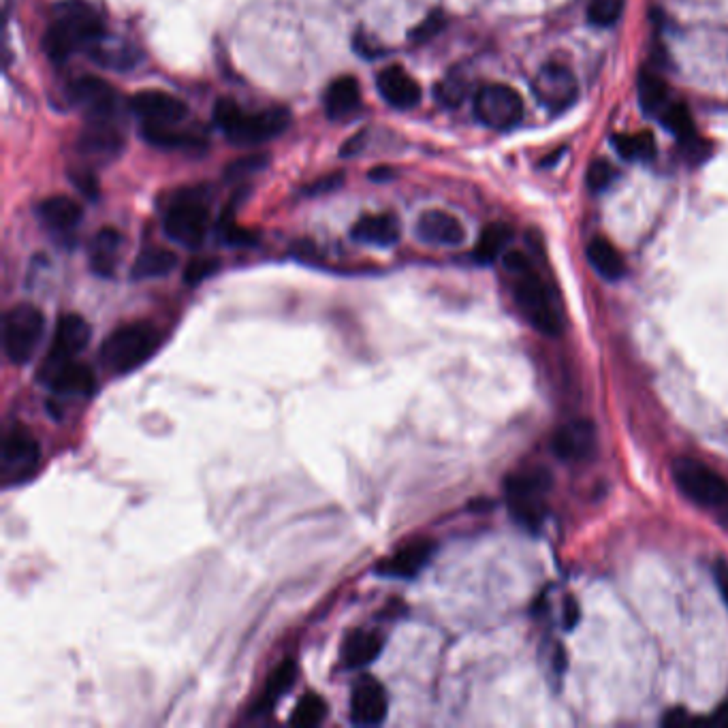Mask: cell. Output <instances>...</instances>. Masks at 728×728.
<instances>
[{"label":"cell","instance_id":"cell-1","mask_svg":"<svg viewBox=\"0 0 728 728\" xmlns=\"http://www.w3.org/2000/svg\"><path fill=\"white\" fill-rule=\"evenodd\" d=\"M105 37V26L84 0H67L56 9V20L43 39L45 54L52 62H65L79 50H92Z\"/></svg>","mask_w":728,"mask_h":728},{"label":"cell","instance_id":"cell-2","mask_svg":"<svg viewBox=\"0 0 728 728\" xmlns=\"http://www.w3.org/2000/svg\"><path fill=\"white\" fill-rule=\"evenodd\" d=\"M214 122L227 135L231 144L257 146L287 131L291 114L280 107L263 109V112H246L235 101L220 99L214 107Z\"/></svg>","mask_w":728,"mask_h":728},{"label":"cell","instance_id":"cell-3","mask_svg":"<svg viewBox=\"0 0 728 728\" xmlns=\"http://www.w3.org/2000/svg\"><path fill=\"white\" fill-rule=\"evenodd\" d=\"M161 334L152 323L135 321L114 329L99 348V359L107 372L131 374L154 357Z\"/></svg>","mask_w":728,"mask_h":728},{"label":"cell","instance_id":"cell-4","mask_svg":"<svg viewBox=\"0 0 728 728\" xmlns=\"http://www.w3.org/2000/svg\"><path fill=\"white\" fill-rule=\"evenodd\" d=\"M45 334V316L35 304L13 306L3 319V351L15 366L35 357Z\"/></svg>","mask_w":728,"mask_h":728},{"label":"cell","instance_id":"cell-5","mask_svg":"<svg viewBox=\"0 0 728 728\" xmlns=\"http://www.w3.org/2000/svg\"><path fill=\"white\" fill-rule=\"evenodd\" d=\"M549 477L545 472H528L513 474L506 479V504L519 526L532 532L538 530L543 521V500L541 496L547 492Z\"/></svg>","mask_w":728,"mask_h":728},{"label":"cell","instance_id":"cell-6","mask_svg":"<svg viewBox=\"0 0 728 728\" xmlns=\"http://www.w3.org/2000/svg\"><path fill=\"white\" fill-rule=\"evenodd\" d=\"M41 460L39 440L26 427L13 425L5 434L3 451H0V474L3 485H20L33 477Z\"/></svg>","mask_w":728,"mask_h":728},{"label":"cell","instance_id":"cell-7","mask_svg":"<svg viewBox=\"0 0 728 728\" xmlns=\"http://www.w3.org/2000/svg\"><path fill=\"white\" fill-rule=\"evenodd\" d=\"M474 114L496 131H509L524 118V101L511 86L489 84L474 97Z\"/></svg>","mask_w":728,"mask_h":728},{"label":"cell","instance_id":"cell-8","mask_svg":"<svg viewBox=\"0 0 728 728\" xmlns=\"http://www.w3.org/2000/svg\"><path fill=\"white\" fill-rule=\"evenodd\" d=\"M673 477L682 492L703 506H726L728 483L716 470L694 460H679L673 466Z\"/></svg>","mask_w":728,"mask_h":728},{"label":"cell","instance_id":"cell-9","mask_svg":"<svg viewBox=\"0 0 728 728\" xmlns=\"http://www.w3.org/2000/svg\"><path fill=\"white\" fill-rule=\"evenodd\" d=\"M210 225L208 208L193 197H182L171 205L165 216V235L171 242L186 248H197L205 240Z\"/></svg>","mask_w":728,"mask_h":728},{"label":"cell","instance_id":"cell-10","mask_svg":"<svg viewBox=\"0 0 728 728\" xmlns=\"http://www.w3.org/2000/svg\"><path fill=\"white\" fill-rule=\"evenodd\" d=\"M515 299L519 308L526 312L528 321L538 329L543 331L545 336H558L560 334V319L556 310L551 308L549 302V293L545 289V284L541 282V278L534 276L532 272L521 274L519 282L515 287Z\"/></svg>","mask_w":728,"mask_h":728},{"label":"cell","instance_id":"cell-11","mask_svg":"<svg viewBox=\"0 0 728 728\" xmlns=\"http://www.w3.org/2000/svg\"><path fill=\"white\" fill-rule=\"evenodd\" d=\"M534 97L545 105L549 112H564V109L571 107L577 101L579 86L573 71L558 65V62H549V65L541 67L536 73L532 82Z\"/></svg>","mask_w":728,"mask_h":728},{"label":"cell","instance_id":"cell-12","mask_svg":"<svg viewBox=\"0 0 728 728\" xmlns=\"http://www.w3.org/2000/svg\"><path fill=\"white\" fill-rule=\"evenodd\" d=\"M92 327L82 314H62L54 327V340L41 366H56L77 359V355L90 344Z\"/></svg>","mask_w":728,"mask_h":728},{"label":"cell","instance_id":"cell-13","mask_svg":"<svg viewBox=\"0 0 728 728\" xmlns=\"http://www.w3.org/2000/svg\"><path fill=\"white\" fill-rule=\"evenodd\" d=\"M387 714L389 699L385 686L370 675L361 677L351 692V722L355 726H378L387 720Z\"/></svg>","mask_w":728,"mask_h":728},{"label":"cell","instance_id":"cell-14","mask_svg":"<svg viewBox=\"0 0 728 728\" xmlns=\"http://www.w3.org/2000/svg\"><path fill=\"white\" fill-rule=\"evenodd\" d=\"M129 107L146 124L173 126L188 116V105L163 90H141L131 97Z\"/></svg>","mask_w":728,"mask_h":728},{"label":"cell","instance_id":"cell-15","mask_svg":"<svg viewBox=\"0 0 728 728\" xmlns=\"http://www.w3.org/2000/svg\"><path fill=\"white\" fill-rule=\"evenodd\" d=\"M37 381L62 395H90L97 387V376L77 359L56 363V366H41Z\"/></svg>","mask_w":728,"mask_h":728},{"label":"cell","instance_id":"cell-16","mask_svg":"<svg viewBox=\"0 0 728 728\" xmlns=\"http://www.w3.org/2000/svg\"><path fill=\"white\" fill-rule=\"evenodd\" d=\"M71 97L84 109L88 120H114L118 112V94L99 77H79L71 84Z\"/></svg>","mask_w":728,"mask_h":728},{"label":"cell","instance_id":"cell-17","mask_svg":"<svg viewBox=\"0 0 728 728\" xmlns=\"http://www.w3.org/2000/svg\"><path fill=\"white\" fill-rule=\"evenodd\" d=\"M417 237L430 246H462L466 242V229L460 218L445 210H427L417 220Z\"/></svg>","mask_w":728,"mask_h":728},{"label":"cell","instance_id":"cell-18","mask_svg":"<svg viewBox=\"0 0 728 728\" xmlns=\"http://www.w3.org/2000/svg\"><path fill=\"white\" fill-rule=\"evenodd\" d=\"M434 551L436 545L432 541L408 543L402 549L395 551L393 556L378 564L376 573L381 577H393V579H413L427 564H430Z\"/></svg>","mask_w":728,"mask_h":728},{"label":"cell","instance_id":"cell-19","mask_svg":"<svg viewBox=\"0 0 728 728\" xmlns=\"http://www.w3.org/2000/svg\"><path fill=\"white\" fill-rule=\"evenodd\" d=\"M376 88L381 97L395 109H410L421 103V86L400 65L387 67L376 77Z\"/></svg>","mask_w":728,"mask_h":728},{"label":"cell","instance_id":"cell-20","mask_svg":"<svg viewBox=\"0 0 728 728\" xmlns=\"http://www.w3.org/2000/svg\"><path fill=\"white\" fill-rule=\"evenodd\" d=\"M596 442V434H594V425L585 419L573 421L556 432L551 442V449L556 453L560 460L564 462H575V460H583L588 457L594 449Z\"/></svg>","mask_w":728,"mask_h":728},{"label":"cell","instance_id":"cell-21","mask_svg":"<svg viewBox=\"0 0 728 728\" xmlns=\"http://www.w3.org/2000/svg\"><path fill=\"white\" fill-rule=\"evenodd\" d=\"M124 137L112 120H88L84 133L79 135L77 148L88 158H114L122 150Z\"/></svg>","mask_w":728,"mask_h":728},{"label":"cell","instance_id":"cell-22","mask_svg":"<svg viewBox=\"0 0 728 728\" xmlns=\"http://www.w3.org/2000/svg\"><path fill=\"white\" fill-rule=\"evenodd\" d=\"M402 227L393 214H368L353 225L351 237L359 244L389 248L400 242Z\"/></svg>","mask_w":728,"mask_h":728},{"label":"cell","instance_id":"cell-23","mask_svg":"<svg viewBox=\"0 0 728 728\" xmlns=\"http://www.w3.org/2000/svg\"><path fill=\"white\" fill-rule=\"evenodd\" d=\"M383 635L374 630H353L348 632L342 643V664L348 671L368 667L383 652Z\"/></svg>","mask_w":728,"mask_h":728},{"label":"cell","instance_id":"cell-24","mask_svg":"<svg viewBox=\"0 0 728 728\" xmlns=\"http://www.w3.org/2000/svg\"><path fill=\"white\" fill-rule=\"evenodd\" d=\"M39 220L41 223L54 231V233H71L73 229H77V225L82 223L84 210L82 205L77 201H73L71 197L65 195H56V197H47L39 203L37 208Z\"/></svg>","mask_w":728,"mask_h":728},{"label":"cell","instance_id":"cell-25","mask_svg":"<svg viewBox=\"0 0 728 728\" xmlns=\"http://www.w3.org/2000/svg\"><path fill=\"white\" fill-rule=\"evenodd\" d=\"M361 103L359 82L353 75H342L329 84L325 94V112L331 120L351 116Z\"/></svg>","mask_w":728,"mask_h":728},{"label":"cell","instance_id":"cell-26","mask_svg":"<svg viewBox=\"0 0 728 728\" xmlns=\"http://www.w3.org/2000/svg\"><path fill=\"white\" fill-rule=\"evenodd\" d=\"M122 246V235L114 227L101 229L90 244V269L97 276L109 278L116 272L118 252Z\"/></svg>","mask_w":728,"mask_h":728},{"label":"cell","instance_id":"cell-27","mask_svg":"<svg viewBox=\"0 0 728 728\" xmlns=\"http://www.w3.org/2000/svg\"><path fill=\"white\" fill-rule=\"evenodd\" d=\"M178 265V255L167 248H146L139 252L131 267L133 280H152L171 274Z\"/></svg>","mask_w":728,"mask_h":728},{"label":"cell","instance_id":"cell-28","mask_svg":"<svg viewBox=\"0 0 728 728\" xmlns=\"http://www.w3.org/2000/svg\"><path fill=\"white\" fill-rule=\"evenodd\" d=\"M511 237H513V231L509 225L494 223V225L485 227L477 246H474V261L481 265L494 263L502 255L506 244L511 242Z\"/></svg>","mask_w":728,"mask_h":728},{"label":"cell","instance_id":"cell-29","mask_svg":"<svg viewBox=\"0 0 728 728\" xmlns=\"http://www.w3.org/2000/svg\"><path fill=\"white\" fill-rule=\"evenodd\" d=\"M295 679H297V662L287 658L282 664H278L272 675H269L257 709H272L282 696L293 688Z\"/></svg>","mask_w":728,"mask_h":728},{"label":"cell","instance_id":"cell-30","mask_svg":"<svg viewBox=\"0 0 728 728\" xmlns=\"http://www.w3.org/2000/svg\"><path fill=\"white\" fill-rule=\"evenodd\" d=\"M588 259L596 272L605 280H617L624 276V261L620 252L613 248L611 242L603 240V237H596V240L588 246Z\"/></svg>","mask_w":728,"mask_h":728},{"label":"cell","instance_id":"cell-31","mask_svg":"<svg viewBox=\"0 0 728 728\" xmlns=\"http://www.w3.org/2000/svg\"><path fill=\"white\" fill-rule=\"evenodd\" d=\"M144 139L150 146H156L161 150H195L197 146H203L201 139L173 131L171 126L161 124H146L144 126Z\"/></svg>","mask_w":728,"mask_h":728},{"label":"cell","instance_id":"cell-32","mask_svg":"<svg viewBox=\"0 0 728 728\" xmlns=\"http://www.w3.org/2000/svg\"><path fill=\"white\" fill-rule=\"evenodd\" d=\"M615 150L620 152L626 161L647 163L656 156V141L652 133H632V135H617L615 137Z\"/></svg>","mask_w":728,"mask_h":728},{"label":"cell","instance_id":"cell-33","mask_svg":"<svg viewBox=\"0 0 728 728\" xmlns=\"http://www.w3.org/2000/svg\"><path fill=\"white\" fill-rule=\"evenodd\" d=\"M639 99H641V105H643L645 112L650 116H656V118H660V114L664 112V109H667L673 103L671 97H669V90H667V86H664L662 79L656 77V75H650V73H645L641 77Z\"/></svg>","mask_w":728,"mask_h":728},{"label":"cell","instance_id":"cell-34","mask_svg":"<svg viewBox=\"0 0 728 728\" xmlns=\"http://www.w3.org/2000/svg\"><path fill=\"white\" fill-rule=\"evenodd\" d=\"M325 716H327V703L319 694L308 692L297 701L289 722L293 726H319L325 720Z\"/></svg>","mask_w":728,"mask_h":728},{"label":"cell","instance_id":"cell-35","mask_svg":"<svg viewBox=\"0 0 728 728\" xmlns=\"http://www.w3.org/2000/svg\"><path fill=\"white\" fill-rule=\"evenodd\" d=\"M624 5H626V0H590L588 18L594 26H600V28L613 26V24H617V20L622 18Z\"/></svg>","mask_w":728,"mask_h":728},{"label":"cell","instance_id":"cell-36","mask_svg":"<svg viewBox=\"0 0 728 728\" xmlns=\"http://www.w3.org/2000/svg\"><path fill=\"white\" fill-rule=\"evenodd\" d=\"M660 120L662 124L667 126V129L677 135V137H690L692 131H694V124H692V118L688 114V109L684 105H677V103H671L664 112L660 114Z\"/></svg>","mask_w":728,"mask_h":728},{"label":"cell","instance_id":"cell-37","mask_svg":"<svg viewBox=\"0 0 728 728\" xmlns=\"http://www.w3.org/2000/svg\"><path fill=\"white\" fill-rule=\"evenodd\" d=\"M442 24H445V18H442V13H440V11H432V13L427 15V18H425L419 26H415L413 30H410V33H408V39L413 41V43H425V41H430L432 37H436V35L440 33Z\"/></svg>","mask_w":728,"mask_h":728},{"label":"cell","instance_id":"cell-38","mask_svg":"<svg viewBox=\"0 0 728 728\" xmlns=\"http://www.w3.org/2000/svg\"><path fill=\"white\" fill-rule=\"evenodd\" d=\"M218 267L220 263L216 259H193L186 267L184 280L186 284H191V287H197V284L203 282L205 278L214 276L218 272Z\"/></svg>","mask_w":728,"mask_h":728},{"label":"cell","instance_id":"cell-39","mask_svg":"<svg viewBox=\"0 0 728 728\" xmlns=\"http://www.w3.org/2000/svg\"><path fill=\"white\" fill-rule=\"evenodd\" d=\"M615 180V169L611 167V163L607 161H594L588 169V184L594 193L605 191V188L611 186V182Z\"/></svg>","mask_w":728,"mask_h":728},{"label":"cell","instance_id":"cell-40","mask_svg":"<svg viewBox=\"0 0 728 728\" xmlns=\"http://www.w3.org/2000/svg\"><path fill=\"white\" fill-rule=\"evenodd\" d=\"M502 261H504V267H506V269H509V272H511V274H517V276H521V274H528V272H532V269H530V261H528V257L524 255V252H519V250H511V252H506V255L502 257Z\"/></svg>","mask_w":728,"mask_h":728},{"label":"cell","instance_id":"cell-41","mask_svg":"<svg viewBox=\"0 0 728 728\" xmlns=\"http://www.w3.org/2000/svg\"><path fill=\"white\" fill-rule=\"evenodd\" d=\"M265 165V156H257V158H244V161H235L231 167H229V178H237V176H244L242 171L250 169V171H257L259 167Z\"/></svg>","mask_w":728,"mask_h":728},{"label":"cell","instance_id":"cell-42","mask_svg":"<svg viewBox=\"0 0 728 728\" xmlns=\"http://www.w3.org/2000/svg\"><path fill=\"white\" fill-rule=\"evenodd\" d=\"M581 620V609H579V603L575 598L568 596L566 603H564V628L566 630H573Z\"/></svg>","mask_w":728,"mask_h":728},{"label":"cell","instance_id":"cell-43","mask_svg":"<svg viewBox=\"0 0 728 728\" xmlns=\"http://www.w3.org/2000/svg\"><path fill=\"white\" fill-rule=\"evenodd\" d=\"M716 581H718L722 600L728 605V564H724V562L716 564Z\"/></svg>","mask_w":728,"mask_h":728},{"label":"cell","instance_id":"cell-44","mask_svg":"<svg viewBox=\"0 0 728 728\" xmlns=\"http://www.w3.org/2000/svg\"><path fill=\"white\" fill-rule=\"evenodd\" d=\"M363 144H366V133H357V135H353L351 139H348V144L340 150V154L346 156V158H351L353 154H357L363 148Z\"/></svg>","mask_w":728,"mask_h":728},{"label":"cell","instance_id":"cell-45","mask_svg":"<svg viewBox=\"0 0 728 728\" xmlns=\"http://www.w3.org/2000/svg\"><path fill=\"white\" fill-rule=\"evenodd\" d=\"M686 722H690V716L686 714V709H669L662 718L664 726H677V724H686Z\"/></svg>","mask_w":728,"mask_h":728},{"label":"cell","instance_id":"cell-46","mask_svg":"<svg viewBox=\"0 0 728 728\" xmlns=\"http://www.w3.org/2000/svg\"><path fill=\"white\" fill-rule=\"evenodd\" d=\"M709 724H716V726H726L728 728V703L718 707V711L714 716L709 718Z\"/></svg>","mask_w":728,"mask_h":728},{"label":"cell","instance_id":"cell-47","mask_svg":"<svg viewBox=\"0 0 728 728\" xmlns=\"http://www.w3.org/2000/svg\"><path fill=\"white\" fill-rule=\"evenodd\" d=\"M393 178V171L387 169V167H381V169H372L370 171V180H376V182H383V180H391Z\"/></svg>","mask_w":728,"mask_h":728},{"label":"cell","instance_id":"cell-48","mask_svg":"<svg viewBox=\"0 0 728 728\" xmlns=\"http://www.w3.org/2000/svg\"><path fill=\"white\" fill-rule=\"evenodd\" d=\"M553 667H556L558 671H564V667H566V654L562 647H558V658H556V662H553Z\"/></svg>","mask_w":728,"mask_h":728}]
</instances>
